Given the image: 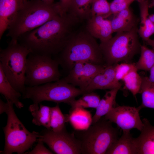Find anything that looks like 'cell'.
Returning a JSON list of instances; mask_svg holds the SVG:
<instances>
[{
	"label": "cell",
	"instance_id": "e575fe53",
	"mask_svg": "<svg viewBox=\"0 0 154 154\" xmlns=\"http://www.w3.org/2000/svg\"><path fill=\"white\" fill-rule=\"evenodd\" d=\"M72 0H60L58 2L60 9V15L68 12L70 5Z\"/></svg>",
	"mask_w": 154,
	"mask_h": 154
},
{
	"label": "cell",
	"instance_id": "5b68a950",
	"mask_svg": "<svg viewBox=\"0 0 154 154\" xmlns=\"http://www.w3.org/2000/svg\"><path fill=\"white\" fill-rule=\"evenodd\" d=\"M31 53L18 41H10L0 51V65L11 84L22 94L25 92V72L27 56Z\"/></svg>",
	"mask_w": 154,
	"mask_h": 154
},
{
	"label": "cell",
	"instance_id": "ffe728a7",
	"mask_svg": "<svg viewBox=\"0 0 154 154\" xmlns=\"http://www.w3.org/2000/svg\"><path fill=\"white\" fill-rule=\"evenodd\" d=\"M120 89H113L106 92L96 108V112L92 117V124L98 121L114 107L116 95Z\"/></svg>",
	"mask_w": 154,
	"mask_h": 154
},
{
	"label": "cell",
	"instance_id": "74e56055",
	"mask_svg": "<svg viewBox=\"0 0 154 154\" xmlns=\"http://www.w3.org/2000/svg\"><path fill=\"white\" fill-rule=\"evenodd\" d=\"M145 42L147 45L151 46L152 49H154V39H152L149 38Z\"/></svg>",
	"mask_w": 154,
	"mask_h": 154
},
{
	"label": "cell",
	"instance_id": "7402d4cb",
	"mask_svg": "<svg viewBox=\"0 0 154 154\" xmlns=\"http://www.w3.org/2000/svg\"><path fill=\"white\" fill-rule=\"evenodd\" d=\"M51 107L41 104L33 103L29 108L33 117L32 123L35 125L43 126L50 129Z\"/></svg>",
	"mask_w": 154,
	"mask_h": 154
},
{
	"label": "cell",
	"instance_id": "9c48e42d",
	"mask_svg": "<svg viewBox=\"0 0 154 154\" xmlns=\"http://www.w3.org/2000/svg\"><path fill=\"white\" fill-rule=\"evenodd\" d=\"M59 63L52 57L30 53L27 58L25 84L33 87L60 79Z\"/></svg>",
	"mask_w": 154,
	"mask_h": 154
},
{
	"label": "cell",
	"instance_id": "484cf974",
	"mask_svg": "<svg viewBox=\"0 0 154 154\" xmlns=\"http://www.w3.org/2000/svg\"><path fill=\"white\" fill-rule=\"evenodd\" d=\"M140 57L135 63L137 70L149 71L154 65V49H150L145 45H141Z\"/></svg>",
	"mask_w": 154,
	"mask_h": 154
},
{
	"label": "cell",
	"instance_id": "4316f807",
	"mask_svg": "<svg viewBox=\"0 0 154 154\" xmlns=\"http://www.w3.org/2000/svg\"><path fill=\"white\" fill-rule=\"evenodd\" d=\"M82 95L79 99H75L70 104L71 107V109L76 108L96 109L101 100L99 96L93 92L85 93Z\"/></svg>",
	"mask_w": 154,
	"mask_h": 154
},
{
	"label": "cell",
	"instance_id": "4dcf8cb0",
	"mask_svg": "<svg viewBox=\"0 0 154 154\" xmlns=\"http://www.w3.org/2000/svg\"><path fill=\"white\" fill-rule=\"evenodd\" d=\"M96 15L102 16L106 18L111 15L110 4L107 0H93L91 17Z\"/></svg>",
	"mask_w": 154,
	"mask_h": 154
},
{
	"label": "cell",
	"instance_id": "ac0fdd59",
	"mask_svg": "<svg viewBox=\"0 0 154 154\" xmlns=\"http://www.w3.org/2000/svg\"><path fill=\"white\" fill-rule=\"evenodd\" d=\"M66 115L67 122H69L76 130H86L92 124L91 114L85 108H76L71 109L69 114Z\"/></svg>",
	"mask_w": 154,
	"mask_h": 154
},
{
	"label": "cell",
	"instance_id": "d6986e66",
	"mask_svg": "<svg viewBox=\"0 0 154 154\" xmlns=\"http://www.w3.org/2000/svg\"><path fill=\"white\" fill-rule=\"evenodd\" d=\"M140 11V25L138 30V35L145 41L154 34V25L149 18L148 0H138Z\"/></svg>",
	"mask_w": 154,
	"mask_h": 154
},
{
	"label": "cell",
	"instance_id": "60d3db41",
	"mask_svg": "<svg viewBox=\"0 0 154 154\" xmlns=\"http://www.w3.org/2000/svg\"><path fill=\"white\" fill-rule=\"evenodd\" d=\"M154 6V0L151 3V4H149V7H153Z\"/></svg>",
	"mask_w": 154,
	"mask_h": 154
},
{
	"label": "cell",
	"instance_id": "f35d334b",
	"mask_svg": "<svg viewBox=\"0 0 154 154\" xmlns=\"http://www.w3.org/2000/svg\"><path fill=\"white\" fill-rule=\"evenodd\" d=\"M42 1L48 4H52L53 3V1L54 0H41Z\"/></svg>",
	"mask_w": 154,
	"mask_h": 154
},
{
	"label": "cell",
	"instance_id": "f1b7e54d",
	"mask_svg": "<svg viewBox=\"0 0 154 154\" xmlns=\"http://www.w3.org/2000/svg\"><path fill=\"white\" fill-rule=\"evenodd\" d=\"M135 69L126 75L123 79L125 88L129 90L135 96L139 93L142 83V78Z\"/></svg>",
	"mask_w": 154,
	"mask_h": 154
},
{
	"label": "cell",
	"instance_id": "1f68e13d",
	"mask_svg": "<svg viewBox=\"0 0 154 154\" xmlns=\"http://www.w3.org/2000/svg\"><path fill=\"white\" fill-rule=\"evenodd\" d=\"M136 69L135 63L123 62L116 64L115 68V78L118 82L123 78L130 72Z\"/></svg>",
	"mask_w": 154,
	"mask_h": 154
},
{
	"label": "cell",
	"instance_id": "d4e9b609",
	"mask_svg": "<svg viewBox=\"0 0 154 154\" xmlns=\"http://www.w3.org/2000/svg\"><path fill=\"white\" fill-rule=\"evenodd\" d=\"M106 66L104 64L84 62L83 75L79 88L83 92L92 80L103 70Z\"/></svg>",
	"mask_w": 154,
	"mask_h": 154
},
{
	"label": "cell",
	"instance_id": "44dd1931",
	"mask_svg": "<svg viewBox=\"0 0 154 154\" xmlns=\"http://www.w3.org/2000/svg\"><path fill=\"white\" fill-rule=\"evenodd\" d=\"M0 93L5 97L7 100L11 101L17 108L21 109L24 106L19 98L21 94L17 91L11 84L5 75L0 65Z\"/></svg>",
	"mask_w": 154,
	"mask_h": 154
},
{
	"label": "cell",
	"instance_id": "d6a6232c",
	"mask_svg": "<svg viewBox=\"0 0 154 154\" xmlns=\"http://www.w3.org/2000/svg\"><path fill=\"white\" fill-rule=\"evenodd\" d=\"M135 0H114L110 3L111 15H115L129 7Z\"/></svg>",
	"mask_w": 154,
	"mask_h": 154
},
{
	"label": "cell",
	"instance_id": "7c38bea8",
	"mask_svg": "<svg viewBox=\"0 0 154 154\" xmlns=\"http://www.w3.org/2000/svg\"><path fill=\"white\" fill-rule=\"evenodd\" d=\"M116 65L106 66L92 80L84 90V94L98 89L120 88L121 84L117 81L115 78Z\"/></svg>",
	"mask_w": 154,
	"mask_h": 154
},
{
	"label": "cell",
	"instance_id": "ba28073f",
	"mask_svg": "<svg viewBox=\"0 0 154 154\" xmlns=\"http://www.w3.org/2000/svg\"><path fill=\"white\" fill-rule=\"evenodd\" d=\"M84 94L80 88L66 82L62 79L54 82L26 87L22 94L24 99L31 100L33 103L39 104L43 101L61 103L70 105L76 97Z\"/></svg>",
	"mask_w": 154,
	"mask_h": 154
},
{
	"label": "cell",
	"instance_id": "8d00e7d4",
	"mask_svg": "<svg viewBox=\"0 0 154 154\" xmlns=\"http://www.w3.org/2000/svg\"><path fill=\"white\" fill-rule=\"evenodd\" d=\"M150 75L148 77L149 80L154 83V65L150 70Z\"/></svg>",
	"mask_w": 154,
	"mask_h": 154
},
{
	"label": "cell",
	"instance_id": "30bf717a",
	"mask_svg": "<svg viewBox=\"0 0 154 154\" xmlns=\"http://www.w3.org/2000/svg\"><path fill=\"white\" fill-rule=\"evenodd\" d=\"M39 133L37 141L46 143L56 154L81 153L80 140L75 137L74 134L68 132L65 128L58 132L46 129Z\"/></svg>",
	"mask_w": 154,
	"mask_h": 154
},
{
	"label": "cell",
	"instance_id": "f546056e",
	"mask_svg": "<svg viewBox=\"0 0 154 154\" xmlns=\"http://www.w3.org/2000/svg\"><path fill=\"white\" fill-rule=\"evenodd\" d=\"M84 62L76 63L65 77L61 78L64 81L73 86L80 87L83 71Z\"/></svg>",
	"mask_w": 154,
	"mask_h": 154
},
{
	"label": "cell",
	"instance_id": "8992f818",
	"mask_svg": "<svg viewBox=\"0 0 154 154\" xmlns=\"http://www.w3.org/2000/svg\"><path fill=\"white\" fill-rule=\"evenodd\" d=\"M7 101L8 105L6 113L7 116V122L3 128L5 145L3 150L0 153H24L37 141L40 133L35 131H29L17 116L13 104L10 101Z\"/></svg>",
	"mask_w": 154,
	"mask_h": 154
},
{
	"label": "cell",
	"instance_id": "7a4b0ae2",
	"mask_svg": "<svg viewBox=\"0 0 154 154\" xmlns=\"http://www.w3.org/2000/svg\"><path fill=\"white\" fill-rule=\"evenodd\" d=\"M60 15L58 3L48 4L41 0L24 3L11 21L7 36L17 42L23 34L39 27Z\"/></svg>",
	"mask_w": 154,
	"mask_h": 154
},
{
	"label": "cell",
	"instance_id": "83f0119b",
	"mask_svg": "<svg viewBox=\"0 0 154 154\" xmlns=\"http://www.w3.org/2000/svg\"><path fill=\"white\" fill-rule=\"evenodd\" d=\"M66 122V115L63 114L58 104L51 107L50 130L55 132L61 131L65 128Z\"/></svg>",
	"mask_w": 154,
	"mask_h": 154
},
{
	"label": "cell",
	"instance_id": "2e32d148",
	"mask_svg": "<svg viewBox=\"0 0 154 154\" xmlns=\"http://www.w3.org/2000/svg\"><path fill=\"white\" fill-rule=\"evenodd\" d=\"M122 135L110 146L106 154H137L135 138L130 131H123Z\"/></svg>",
	"mask_w": 154,
	"mask_h": 154
},
{
	"label": "cell",
	"instance_id": "4fadbf2b",
	"mask_svg": "<svg viewBox=\"0 0 154 154\" xmlns=\"http://www.w3.org/2000/svg\"><path fill=\"white\" fill-rule=\"evenodd\" d=\"M86 30L94 37L100 39L101 42L111 39L114 33L110 20L99 15L91 16L88 19Z\"/></svg>",
	"mask_w": 154,
	"mask_h": 154
},
{
	"label": "cell",
	"instance_id": "ab89813d",
	"mask_svg": "<svg viewBox=\"0 0 154 154\" xmlns=\"http://www.w3.org/2000/svg\"><path fill=\"white\" fill-rule=\"evenodd\" d=\"M149 18L154 25V14L149 15Z\"/></svg>",
	"mask_w": 154,
	"mask_h": 154
},
{
	"label": "cell",
	"instance_id": "277c9868",
	"mask_svg": "<svg viewBox=\"0 0 154 154\" xmlns=\"http://www.w3.org/2000/svg\"><path fill=\"white\" fill-rule=\"evenodd\" d=\"M138 30L137 26L129 31L116 33L108 41L101 42L100 47L106 66L121 62L131 63L133 57L140 52Z\"/></svg>",
	"mask_w": 154,
	"mask_h": 154
},
{
	"label": "cell",
	"instance_id": "6da1fadb",
	"mask_svg": "<svg viewBox=\"0 0 154 154\" xmlns=\"http://www.w3.org/2000/svg\"><path fill=\"white\" fill-rule=\"evenodd\" d=\"M79 20L68 12L58 15L39 27L23 34L17 41L31 53L56 56L76 32L74 29Z\"/></svg>",
	"mask_w": 154,
	"mask_h": 154
},
{
	"label": "cell",
	"instance_id": "836d02e7",
	"mask_svg": "<svg viewBox=\"0 0 154 154\" xmlns=\"http://www.w3.org/2000/svg\"><path fill=\"white\" fill-rule=\"evenodd\" d=\"M44 143L41 141H38V142L34 149L31 151L27 152L24 154H52L53 153L47 149L44 145Z\"/></svg>",
	"mask_w": 154,
	"mask_h": 154
},
{
	"label": "cell",
	"instance_id": "cb8c5ba5",
	"mask_svg": "<svg viewBox=\"0 0 154 154\" xmlns=\"http://www.w3.org/2000/svg\"><path fill=\"white\" fill-rule=\"evenodd\" d=\"M92 1L72 0L70 5L68 12L73 14L80 20L88 19L91 17Z\"/></svg>",
	"mask_w": 154,
	"mask_h": 154
},
{
	"label": "cell",
	"instance_id": "603a6c76",
	"mask_svg": "<svg viewBox=\"0 0 154 154\" xmlns=\"http://www.w3.org/2000/svg\"><path fill=\"white\" fill-rule=\"evenodd\" d=\"M141 77L142 83L139 93L141 94L142 103L140 106L142 108L154 109V83L150 81L146 76L142 75Z\"/></svg>",
	"mask_w": 154,
	"mask_h": 154
},
{
	"label": "cell",
	"instance_id": "52a82bcc",
	"mask_svg": "<svg viewBox=\"0 0 154 154\" xmlns=\"http://www.w3.org/2000/svg\"><path fill=\"white\" fill-rule=\"evenodd\" d=\"M112 122L104 116L88 129L79 131L78 138L81 144V153L104 154L118 138L119 128L114 127Z\"/></svg>",
	"mask_w": 154,
	"mask_h": 154
},
{
	"label": "cell",
	"instance_id": "d590c367",
	"mask_svg": "<svg viewBox=\"0 0 154 154\" xmlns=\"http://www.w3.org/2000/svg\"><path fill=\"white\" fill-rule=\"evenodd\" d=\"M8 106L7 102H5L1 99H0V114L3 113H5L7 112Z\"/></svg>",
	"mask_w": 154,
	"mask_h": 154
},
{
	"label": "cell",
	"instance_id": "3957f363",
	"mask_svg": "<svg viewBox=\"0 0 154 154\" xmlns=\"http://www.w3.org/2000/svg\"><path fill=\"white\" fill-rule=\"evenodd\" d=\"M54 58L68 73L80 62L105 65L99 44L86 30L76 32Z\"/></svg>",
	"mask_w": 154,
	"mask_h": 154
},
{
	"label": "cell",
	"instance_id": "5bb4252c",
	"mask_svg": "<svg viewBox=\"0 0 154 154\" xmlns=\"http://www.w3.org/2000/svg\"><path fill=\"white\" fill-rule=\"evenodd\" d=\"M23 4L21 0H0V39Z\"/></svg>",
	"mask_w": 154,
	"mask_h": 154
},
{
	"label": "cell",
	"instance_id": "e0dca14e",
	"mask_svg": "<svg viewBox=\"0 0 154 154\" xmlns=\"http://www.w3.org/2000/svg\"><path fill=\"white\" fill-rule=\"evenodd\" d=\"M110 20L114 33L129 31L137 26V19L129 7L114 15Z\"/></svg>",
	"mask_w": 154,
	"mask_h": 154
},
{
	"label": "cell",
	"instance_id": "8fae6325",
	"mask_svg": "<svg viewBox=\"0 0 154 154\" xmlns=\"http://www.w3.org/2000/svg\"><path fill=\"white\" fill-rule=\"evenodd\" d=\"M141 109L140 106L137 108L124 106L114 107L104 117L116 123L123 131L135 128L141 131L143 126L139 114Z\"/></svg>",
	"mask_w": 154,
	"mask_h": 154
},
{
	"label": "cell",
	"instance_id": "b9f144b4",
	"mask_svg": "<svg viewBox=\"0 0 154 154\" xmlns=\"http://www.w3.org/2000/svg\"><path fill=\"white\" fill-rule=\"evenodd\" d=\"M21 2L22 4H24V3L27 1V0H21Z\"/></svg>",
	"mask_w": 154,
	"mask_h": 154
},
{
	"label": "cell",
	"instance_id": "9a60e30c",
	"mask_svg": "<svg viewBox=\"0 0 154 154\" xmlns=\"http://www.w3.org/2000/svg\"><path fill=\"white\" fill-rule=\"evenodd\" d=\"M143 128L135 140L137 154H154V126L146 118L142 119Z\"/></svg>",
	"mask_w": 154,
	"mask_h": 154
}]
</instances>
